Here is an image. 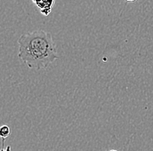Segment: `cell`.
I'll list each match as a JSON object with an SVG mask.
<instances>
[{
	"mask_svg": "<svg viewBox=\"0 0 153 151\" xmlns=\"http://www.w3.org/2000/svg\"><path fill=\"white\" fill-rule=\"evenodd\" d=\"M19 58L32 70L47 68L58 58L51 33L38 30L22 35L19 39Z\"/></svg>",
	"mask_w": 153,
	"mask_h": 151,
	"instance_id": "cell-1",
	"label": "cell"
},
{
	"mask_svg": "<svg viewBox=\"0 0 153 151\" xmlns=\"http://www.w3.org/2000/svg\"><path fill=\"white\" fill-rule=\"evenodd\" d=\"M109 151H117V150H109Z\"/></svg>",
	"mask_w": 153,
	"mask_h": 151,
	"instance_id": "cell-6",
	"label": "cell"
},
{
	"mask_svg": "<svg viewBox=\"0 0 153 151\" xmlns=\"http://www.w3.org/2000/svg\"><path fill=\"white\" fill-rule=\"evenodd\" d=\"M32 3L40 10V13L47 17L51 14L55 4V0H31Z\"/></svg>",
	"mask_w": 153,
	"mask_h": 151,
	"instance_id": "cell-2",
	"label": "cell"
},
{
	"mask_svg": "<svg viewBox=\"0 0 153 151\" xmlns=\"http://www.w3.org/2000/svg\"><path fill=\"white\" fill-rule=\"evenodd\" d=\"M1 151H11V147L10 146H7L5 149H2Z\"/></svg>",
	"mask_w": 153,
	"mask_h": 151,
	"instance_id": "cell-4",
	"label": "cell"
},
{
	"mask_svg": "<svg viewBox=\"0 0 153 151\" xmlns=\"http://www.w3.org/2000/svg\"><path fill=\"white\" fill-rule=\"evenodd\" d=\"M126 2H130V3H133V2H136L137 0H125Z\"/></svg>",
	"mask_w": 153,
	"mask_h": 151,
	"instance_id": "cell-5",
	"label": "cell"
},
{
	"mask_svg": "<svg viewBox=\"0 0 153 151\" xmlns=\"http://www.w3.org/2000/svg\"><path fill=\"white\" fill-rule=\"evenodd\" d=\"M10 135V129L9 126L7 125H3L0 129V136L2 137V139H5L7 137H9Z\"/></svg>",
	"mask_w": 153,
	"mask_h": 151,
	"instance_id": "cell-3",
	"label": "cell"
}]
</instances>
